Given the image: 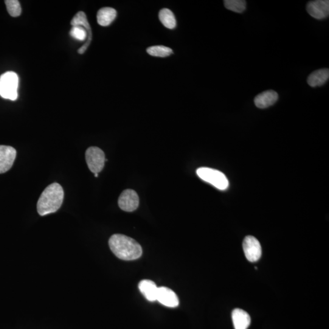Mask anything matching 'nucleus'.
I'll return each mask as SVG.
<instances>
[{"label":"nucleus","mask_w":329,"mask_h":329,"mask_svg":"<svg viewBox=\"0 0 329 329\" xmlns=\"http://www.w3.org/2000/svg\"><path fill=\"white\" fill-rule=\"evenodd\" d=\"M146 52L152 56L160 58L167 57L173 53L170 48L162 46L149 47Z\"/></svg>","instance_id":"6ab92c4d"},{"label":"nucleus","mask_w":329,"mask_h":329,"mask_svg":"<svg viewBox=\"0 0 329 329\" xmlns=\"http://www.w3.org/2000/svg\"><path fill=\"white\" fill-rule=\"evenodd\" d=\"M329 78L328 69H320L312 72L307 78V83L311 87H320L327 82Z\"/></svg>","instance_id":"2eb2a0df"},{"label":"nucleus","mask_w":329,"mask_h":329,"mask_svg":"<svg viewBox=\"0 0 329 329\" xmlns=\"http://www.w3.org/2000/svg\"><path fill=\"white\" fill-rule=\"evenodd\" d=\"M159 18L165 27L170 30L175 28L176 26V19L171 10L167 9V8L162 9L159 12Z\"/></svg>","instance_id":"f3484780"},{"label":"nucleus","mask_w":329,"mask_h":329,"mask_svg":"<svg viewBox=\"0 0 329 329\" xmlns=\"http://www.w3.org/2000/svg\"><path fill=\"white\" fill-rule=\"evenodd\" d=\"M156 300L167 307H177L179 304L178 297L175 292L165 286L158 288Z\"/></svg>","instance_id":"9b49d317"},{"label":"nucleus","mask_w":329,"mask_h":329,"mask_svg":"<svg viewBox=\"0 0 329 329\" xmlns=\"http://www.w3.org/2000/svg\"><path fill=\"white\" fill-rule=\"evenodd\" d=\"M225 8L237 13H243L246 9V2L244 0H225Z\"/></svg>","instance_id":"a211bd4d"},{"label":"nucleus","mask_w":329,"mask_h":329,"mask_svg":"<svg viewBox=\"0 0 329 329\" xmlns=\"http://www.w3.org/2000/svg\"><path fill=\"white\" fill-rule=\"evenodd\" d=\"M306 10L312 18L317 20L325 19L329 15V1L316 0L309 2L306 5Z\"/></svg>","instance_id":"1a4fd4ad"},{"label":"nucleus","mask_w":329,"mask_h":329,"mask_svg":"<svg viewBox=\"0 0 329 329\" xmlns=\"http://www.w3.org/2000/svg\"><path fill=\"white\" fill-rule=\"evenodd\" d=\"M110 249L120 259H138L142 255V248L133 238L122 234H114L109 240Z\"/></svg>","instance_id":"f257e3e1"},{"label":"nucleus","mask_w":329,"mask_h":329,"mask_svg":"<svg viewBox=\"0 0 329 329\" xmlns=\"http://www.w3.org/2000/svg\"><path fill=\"white\" fill-rule=\"evenodd\" d=\"M16 155L17 151L12 146L0 145V174L11 169Z\"/></svg>","instance_id":"9d476101"},{"label":"nucleus","mask_w":329,"mask_h":329,"mask_svg":"<svg viewBox=\"0 0 329 329\" xmlns=\"http://www.w3.org/2000/svg\"><path fill=\"white\" fill-rule=\"evenodd\" d=\"M70 35L73 38L78 41H84L88 37V39L84 46L78 50L79 54L82 55L85 53L92 41V31L91 26L87 20L81 22L80 26L73 27L70 32Z\"/></svg>","instance_id":"423d86ee"},{"label":"nucleus","mask_w":329,"mask_h":329,"mask_svg":"<svg viewBox=\"0 0 329 329\" xmlns=\"http://www.w3.org/2000/svg\"><path fill=\"white\" fill-rule=\"evenodd\" d=\"M86 160L89 170L94 174L99 173L105 167V154L100 148L92 146L86 152Z\"/></svg>","instance_id":"39448f33"},{"label":"nucleus","mask_w":329,"mask_h":329,"mask_svg":"<svg viewBox=\"0 0 329 329\" xmlns=\"http://www.w3.org/2000/svg\"><path fill=\"white\" fill-rule=\"evenodd\" d=\"M118 204L120 209L125 212H133L139 206V197L136 191L132 189L125 190L121 194Z\"/></svg>","instance_id":"6e6552de"},{"label":"nucleus","mask_w":329,"mask_h":329,"mask_svg":"<svg viewBox=\"0 0 329 329\" xmlns=\"http://www.w3.org/2000/svg\"><path fill=\"white\" fill-rule=\"evenodd\" d=\"M197 175L204 181L209 183L219 190H225L229 187V181L221 171L207 167L198 168Z\"/></svg>","instance_id":"20e7f679"},{"label":"nucleus","mask_w":329,"mask_h":329,"mask_svg":"<svg viewBox=\"0 0 329 329\" xmlns=\"http://www.w3.org/2000/svg\"><path fill=\"white\" fill-rule=\"evenodd\" d=\"M19 79L14 72H8L0 77V96L5 99L15 101L18 98Z\"/></svg>","instance_id":"7ed1b4c3"},{"label":"nucleus","mask_w":329,"mask_h":329,"mask_svg":"<svg viewBox=\"0 0 329 329\" xmlns=\"http://www.w3.org/2000/svg\"><path fill=\"white\" fill-rule=\"evenodd\" d=\"M232 318L235 329H247L251 324L249 314L240 308H235L233 310Z\"/></svg>","instance_id":"ddd939ff"},{"label":"nucleus","mask_w":329,"mask_h":329,"mask_svg":"<svg viewBox=\"0 0 329 329\" xmlns=\"http://www.w3.org/2000/svg\"><path fill=\"white\" fill-rule=\"evenodd\" d=\"M279 99L276 92L269 90L258 94L254 98L255 105L259 109H266L274 105Z\"/></svg>","instance_id":"f8f14e48"},{"label":"nucleus","mask_w":329,"mask_h":329,"mask_svg":"<svg viewBox=\"0 0 329 329\" xmlns=\"http://www.w3.org/2000/svg\"><path fill=\"white\" fill-rule=\"evenodd\" d=\"M64 197V190L60 184L53 183L49 185L42 193L37 204L39 214L45 216L57 212L63 204Z\"/></svg>","instance_id":"f03ea898"},{"label":"nucleus","mask_w":329,"mask_h":329,"mask_svg":"<svg viewBox=\"0 0 329 329\" xmlns=\"http://www.w3.org/2000/svg\"><path fill=\"white\" fill-rule=\"evenodd\" d=\"M8 12L13 18H18L22 13V7L18 0H7L5 1Z\"/></svg>","instance_id":"aec40b11"},{"label":"nucleus","mask_w":329,"mask_h":329,"mask_svg":"<svg viewBox=\"0 0 329 329\" xmlns=\"http://www.w3.org/2000/svg\"><path fill=\"white\" fill-rule=\"evenodd\" d=\"M158 288L156 284L150 280H143L139 284V290L150 302L156 301Z\"/></svg>","instance_id":"4468645a"},{"label":"nucleus","mask_w":329,"mask_h":329,"mask_svg":"<svg viewBox=\"0 0 329 329\" xmlns=\"http://www.w3.org/2000/svg\"><path fill=\"white\" fill-rule=\"evenodd\" d=\"M95 176L96 177V178H98V173H95Z\"/></svg>","instance_id":"412c9836"},{"label":"nucleus","mask_w":329,"mask_h":329,"mask_svg":"<svg viewBox=\"0 0 329 329\" xmlns=\"http://www.w3.org/2000/svg\"><path fill=\"white\" fill-rule=\"evenodd\" d=\"M117 11L114 8L106 7L101 8L97 13L98 24L102 27L111 25L117 17Z\"/></svg>","instance_id":"dca6fc26"},{"label":"nucleus","mask_w":329,"mask_h":329,"mask_svg":"<svg viewBox=\"0 0 329 329\" xmlns=\"http://www.w3.org/2000/svg\"><path fill=\"white\" fill-rule=\"evenodd\" d=\"M243 248L247 260L255 262L260 259L261 256V247L259 241L253 236H247L244 239Z\"/></svg>","instance_id":"0eeeda50"}]
</instances>
